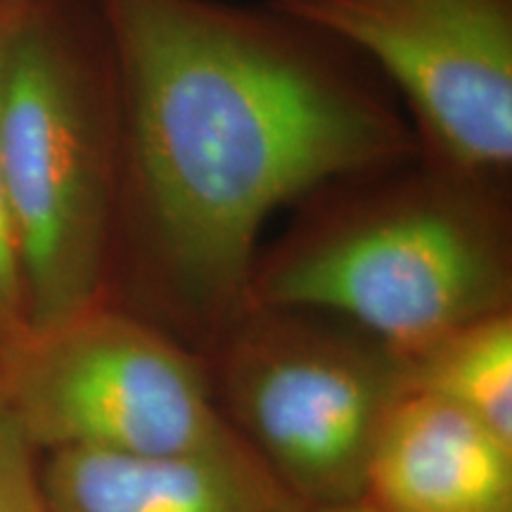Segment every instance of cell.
<instances>
[{
  "mask_svg": "<svg viewBox=\"0 0 512 512\" xmlns=\"http://www.w3.org/2000/svg\"><path fill=\"white\" fill-rule=\"evenodd\" d=\"M98 5L121 131L105 302L202 354L247 309L275 211L415 157L418 136L361 55L268 3Z\"/></svg>",
  "mask_w": 512,
  "mask_h": 512,
  "instance_id": "obj_1",
  "label": "cell"
},
{
  "mask_svg": "<svg viewBox=\"0 0 512 512\" xmlns=\"http://www.w3.org/2000/svg\"><path fill=\"white\" fill-rule=\"evenodd\" d=\"M256 254L247 306L342 318L406 358L512 309L510 178L425 152L320 185Z\"/></svg>",
  "mask_w": 512,
  "mask_h": 512,
  "instance_id": "obj_2",
  "label": "cell"
},
{
  "mask_svg": "<svg viewBox=\"0 0 512 512\" xmlns=\"http://www.w3.org/2000/svg\"><path fill=\"white\" fill-rule=\"evenodd\" d=\"M0 112L24 330H43L105 302L110 283L121 131L98 0H24Z\"/></svg>",
  "mask_w": 512,
  "mask_h": 512,
  "instance_id": "obj_3",
  "label": "cell"
},
{
  "mask_svg": "<svg viewBox=\"0 0 512 512\" xmlns=\"http://www.w3.org/2000/svg\"><path fill=\"white\" fill-rule=\"evenodd\" d=\"M223 418L302 508L361 501L403 361L347 320L249 304L202 351Z\"/></svg>",
  "mask_w": 512,
  "mask_h": 512,
  "instance_id": "obj_4",
  "label": "cell"
},
{
  "mask_svg": "<svg viewBox=\"0 0 512 512\" xmlns=\"http://www.w3.org/2000/svg\"><path fill=\"white\" fill-rule=\"evenodd\" d=\"M0 377L43 453L159 456L242 444L200 351L110 302L12 335Z\"/></svg>",
  "mask_w": 512,
  "mask_h": 512,
  "instance_id": "obj_5",
  "label": "cell"
},
{
  "mask_svg": "<svg viewBox=\"0 0 512 512\" xmlns=\"http://www.w3.org/2000/svg\"><path fill=\"white\" fill-rule=\"evenodd\" d=\"M354 50L411 110L420 152L512 171V0H268Z\"/></svg>",
  "mask_w": 512,
  "mask_h": 512,
  "instance_id": "obj_6",
  "label": "cell"
},
{
  "mask_svg": "<svg viewBox=\"0 0 512 512\" xmlns=\"http://www.w3.org/2000/svg\"><path fill=\"white\" fill-rule=\"evenodd\" d=\"M48 512H302L245 444L209 451L43 453Z\"/></svg>",
  "mask_w": 512,
  "mask_h": 512,
  "instance_id": "obj_7",
  "label": "cell"
},
{
  "mask_svg": "<svg viewBox=\"0 0 512 512\" xmlns=\"http://www.w3.org/2000/svg\"><path fill=\"white\" fill-rule=\"evenodd\" d=\"M361 501L380 512H512V441L406 392L384 420Z\"/></svg>",
  "mask_w": 512,
  "mask_h": 512,
  "instance_id": "obj_8",
  "label": "cell"
},
{
  "mask_svg": "<svg viewBox=\"0 0 512 512\" xmlns=\"http://www.w3.org/2000/svg\"><path fill=\"white\" fill-rule=\"evenodd\" d=\"M406 392L430 396L512 441V309L434 337L403 358Z\"/></svg>",
  "mask_w": 512,
  "mask_h": 512,
  "instance_id": "obj_9",
  "label": "cell"
},
{
  "mask_svg": "<svg viewBox=\"0 0 512 512\" xmlns=\"http://www.w3.org/2000/svg\"><path fill=\"white\" fill-rule=\"evenodd\" d=\"M41 470L43 451L0 377V512H48Z\"/></svg>",
  "mask_w": 512,
  "mask_h": 512,
  "instance_id": "obj_10",
  "label": "cell"
},
{
  "mask_svg": "<svg viewBox=\"0 0 512 512\" xmlns=\"http://www.w3.org/2000/svg\"><path fill=\"white\" fill-rule=\"evenodd\" d=\"M24 0H0V100H3V67L8 55L10 36L22 15ZM0 320L12 335L24 330V299L15 233H12L8 195L3 178V112H0Z\"/></svg>",
  "mask_w": 512,
  "mask_h": 512,
  "instance_id": "obj_11",
  "label": "cell"
},
{
  "mask_svg": "<svg viewBox=\"0 0 512 512\" xmlns=\"http://www.w3.org/2000/svg\"><path fill=\"white\" fill-rule=\"evenodd\" d=\"M302 512H380L366 501H351L339 505H323V508H304Z\"/></svg>",
  "mask_w": 512,
  "mask_h": 512,
  "instance_id": "obj_12",
  "label": "cell"
},
{
  "mask_svg": "<svg viewBox=\"0 0 512 512\" xmlns=\"http://www.w3.org/2000/svg\"><path fill=\"white\" fill-rule=\"evenodd\" d=\"M12 337V332L5 328V323L3 320H0V356H3V351H5V344H8V339Z\"/></svg>",
  "mask_w": 512,
  "mask_h": 512,
  "instance_id": "obj_13",
  "label": "cell"
}]
</instances>
